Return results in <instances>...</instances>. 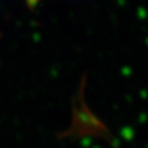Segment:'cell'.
<instances>
[]
</instances>
